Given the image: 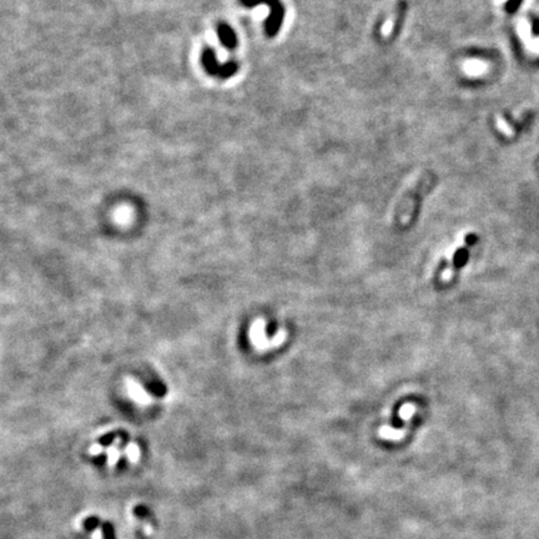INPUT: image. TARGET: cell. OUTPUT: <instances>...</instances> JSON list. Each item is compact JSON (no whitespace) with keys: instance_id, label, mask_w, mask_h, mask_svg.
<instances>
[{"instance_id":"1","label":"cell","mask_w":539,"mask_h":539,"mask_svg":"<svg viewBox=\"0 0 539 539\" xmlns=\"http://www.w3.org/2000/svg\"><path fill=\"white\" fill-rule=\"evenodd\" d=\"M201 60L206 72L210 74V75L217 76V78L220 79L231 78V76L235 75L238 70V65L236 61H230V63L223 64V65L217 63L216 55H215L213 48H206L204 51H202Z\"/></svg>"},{"instance_id":"2","label":"cell","mask_w":539,"mask_h":539,"mask_svg":"<svg viewBox=\"0 0 539 539\" xmlns=\"http://www.w3.org/2000/svg\"><path fill=\"white\" fill-rule=\"evenodd\" d=\"M245 7H255L257 4H266L271 9V14L266 23V33L269 37H275L277 34L284 18V8L280 0H240Z\"/></svg>"},{"instance_id":"3","label":"cell","mask_w":539,"mask_h":539,"mask_svg":"<svg viewBox=\"0 0 539 539\" xmlns=\"http://www.w3.org/2000/svg\"><path fill=\"white\" fill-rule=\"evenodd\" d=\"M125 388H126V392H128V396L130 397V398L134 401L135 403H137V405L147 406L152 402L151 394L147 393L145 388H144L143 386L139 384V382L135 381V379H132V378L126 379Z\"/></svg>"},{"instance_id":"4","label":"cell","mask_w":539,"mask_h":539,"mask_svg":"<svg viewBox=\"0 0 539 539\" xmlns=\"http://www.w3.org/2000/svg\"><path fill=\"white\" fill-rule=\"evenodd\" d=\"M217 35H219V39L225 48L230 50L236 48L237 38L235 31L232 30L231 26L225 24V23H221V24L217 26Z\"/></svg>"},{"instance_id":"5","label":"cell","mask_w":539,"mask_h":539,"mask_svg":"<svg viewBox=\"0 0 539 539\" xmlns=\"http://www.w3.org/2000/svg\"><path fill=\"white\" fill-rule=\"evenodd\" d=\"M124 453H125L126 457H128L129 461L132 462V463H135V462H136L141 456L139 446H137L136 443H134V442H131V443H129L128 446H126Z\"/></svg>"},{"instance_id":"6","label":"cell","mask_w":539,"mask_h":539,"mask_svg":"<svg viewBox=\"0 0 539 539\" xmlns=\"http://www.w3.org/2000/svg\"><path fill=\"white\" fill-rule=\"evenodd\" d=\"M120 456H121V452L119 450V447H117V443H115L114 446H111L110 448L108 449V458H109V464L110 466H114L115 463L117 462V459L120 458Z\"/></svg>"}]
</instances>
